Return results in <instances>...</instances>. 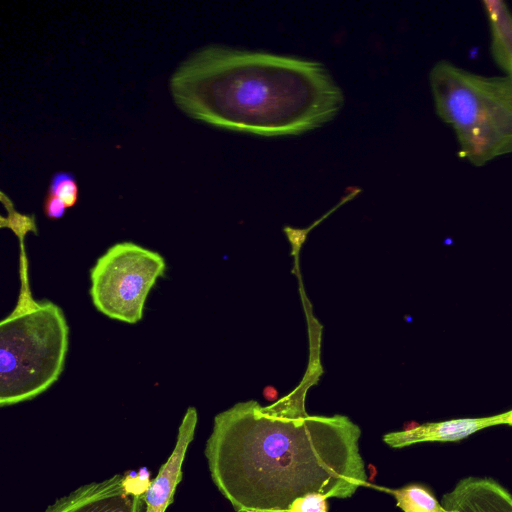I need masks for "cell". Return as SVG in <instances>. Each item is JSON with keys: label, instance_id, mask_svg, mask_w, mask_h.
<instances>
[{"label": "cell", "instance_id": "6da1fadb", "mask_svg": "<svg viewBox=\"0 0 512 512\" xmlns=\"http://www.w3.org/2000/svg\"><path fill=\"white\" fill-rule=\"evenodd\" d=\"M360 436L347 416L309 415L303 396L249 400L215 416L205 456L236 512H291L309 494L349 498L369 486Z\"/></svg>", "mask_w": 512, "mask_h": 512}, {"label": "cell", "instance_id": "7a4b0ae2", "mask_svg": "<svg viewBox=\"0 0 512 512\" xmlns=\"http://www.w3.org/2000/svg\"><path fill=\"white\" fill-rule=\"evenodd\" d=\"M175 104L209 125L265 137L321 127L344 95L319 62L208 46L185 60L169 82Z\"/></svg>", "mask_w": 512, "mask_h": 512}, {"label": "cell", "instance_id": "3957f363", "mask_svg": "<svg viewBox=\"0 0 512 512\" xmlns=\"http://www.w3.org/2000/svg\"><path fill=\"white\" fill-rule=\"evenodd\" d=\"M17 305L0 323V405L31 400L50 388L65 366L69 327L62 309L33 299L21 255Z\"/></svg>", "mask_w": 512, "mask_h": 512}, {"label": "cell", "instance_id": "277c9868", "mask_svg": "<svg viewBox=\"0 0 512 512\" xmlns=\"http://www.w3.org/2000/svg\"><path fill=\"white\" fill-rule=\"evenodd\" d=\"M438 117L458 142V155L475 167L512 153V81L439 61L429 73Z\"/></svg>", "mask_w": 512, "mask_h": 512}, {"label": "cell", "instance_id": "5b68a950", "mask_svg": "<svg viewBox=\"0 0 512 512\" xmlns=\"http://www.w3.org/2000/svg\"><path fill=\"white\" fill-rule=\"evenodd\" d=\"M166 269L156 251L133 242H119L107 249L90 270V296L106 317L138 323L150 290Z\"/></svg>", "mask_w": 512, "mask_h": 512}, {"label": "cell", "instance_id": "8992f818", "mask_svg": "<svg viewBox=\"0 0 512 512\" xmlns=\"http://www.w3.org/2000/svg\"><path fill=\"white\" fill-rule=\"evenodd\" d=\"M143 496L127 491L124 475L91 482L60 497L45 512H142Z\"/></svg>", "mask_w": 512, "mask_h": 512}, {"label": "cell", "instance_id": "52a82bcc", "mask_svg": "<svg viewBox=\"0 0 512 512\" xmlns=\"http://www.w3.org/2000/svg\"><path fill=\"white\" fill-rule=\"evenodd\" d=\"M197 420V410L188 407L179 426L172 453L143 495L144 512H165L173 502L176 487L182 479V464L188 446L193 440Z\"/></svg>", "mask_w": 512, "mask_h": 512}, {"label": "cell", "instance_id": "ba28073f", "mask_svg": "<svg viewBox=\"0 0 512 512\" xmlns=\"http://www.w3.org/2000/svg\"><path fill=\"white\" fill-rule=\"evenodd\" d=\"M510 411L480 417L459 418L440 422H428L402 431L390 432L383 441L391 448H403L423 442H455L491 426L509 425Z\"/></svg>", "mask_w": 512, "mask_h": 512}, {"label": "cell", "instance_id": "9c48e42d", "mask_svg": "<svg viewBox=\"0 0 512 512\" xmlns=\"http://www.w3.org/2000/svg\"><path fill=\"white\" fill-rule=\"evenodd\" d=\"M448 512H512V494L496 480L467 477L443 495Z\"/></svg>", "mask_w": 512, "mask_h": 512}, {"label": "cell", "instance_id": "30bf717a", "mask_svg": "<svg viewBox=\"0 0 512 512\" xmlns=\"http://www.w3.org/2000/svg\"><path fill=\"white\" fill-rule=\"evenodd\" d=\"M490 29V50L496 64L512 81V13L499 0L481 2Z\"/></svg>", "mask_w": 512, "mask_h": 512}, {"label": "cell", "instance_id": "8fae6325", "mask_svg": "<svg viewBox=\"0 0 512 512\" xmlns=\"http://www.w3.org/2000/svg\"><path fill=\"white\" fill-rule=\"evenodd\" d=\"M396 499L404 512H448L431 490L421 484H409L398 489H385Z\"/></svg>", "mask_w": 512, "mask_h": 512}, {"label": "cell", "instance_id": "7c38bea8", "mask_svg": "<svg viewBox=\"0 0 512 512\" xmlns=\"http://www.w3.org/2000/svg\"><path fill=\"white\" fill-rule=\"evenodd\" d=\"M47 193L60 198L67 208L73 207L78 201V184L73 174L59 171L53 174Z\"/></svg>", "mask_w": 512, "mask_h": 512}, {"label": "cell", "instance_id": "4fadbf2b", "mask_svg": "<svg viewBox=\"0 0 512 512\" xmlns=\"http://www.w3.org/2000/svg\"><path fill=\"white\" fill-rule=\"evenodd\" d=\"M291 512H328L327 497L320 494H309L296 500Z\"/></svg>", "mask_w": 512, "mask_h": 512}, {"label": "cell", "instance_id": "5bb4252c", "mask_svg": "<svg viewBox=\"0 0 512 512\" xmlns=\"http://www.w3.org/2000/svg\"><path fill=\"white\" fill-rule=\"evenodd\" d=\"M65 203L57 196L46 193L43 202V211L46 217L52 220L62 218L67 210Z\"/></svg>", "mask_w": 512, "mask_h": 512}, {"label": "cell", "instance_id": "9a60e30c", "mask_svg": "<svg viewBox=\"0 0 512 512\" xmlns=\"http://www.w3.org/2000/svg\"><path fill=\"white\" fill-rule=\"evenodd\" d=\"M509 411H510L509 425H512V410H509Z\"/></svg>", "mask_w": 512, "mask_h": 512}]
</instances>
